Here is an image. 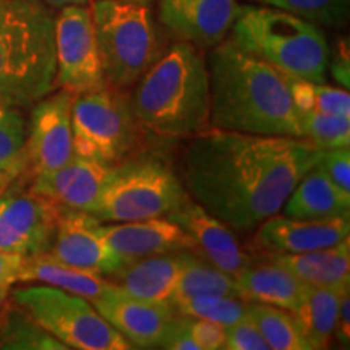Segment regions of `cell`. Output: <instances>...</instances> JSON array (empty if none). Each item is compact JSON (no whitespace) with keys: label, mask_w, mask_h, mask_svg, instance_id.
Instances as JSON below:
<instances>
[{"label":"cell","mask_w":350,"mask_h":350,"mask_svg":"<svg viewBox=\"0 0 350 350\" xmlns=\"http://www.w3.org/2000/svg\"><path fill=\"white\" fill-rule=\"evenodd\" d=\"M321 152L305 138L209 126L183 151V183L191 200L230 229L250 232L281 211Z\"/></svg>","instance_id":"1"},{"label":"cell","mask_w":350,"mask_h":350,"mask_svg":"<svg viewBox=\"0 0 350 350\" xmlns=\"http://www.w3.org/2000/svg\"><path fill=\"white\" fill-rule=\"evenodd\" d=\"M209 126L261 137L300 138L299 109L281 72L229 39L211 47Z\"/></svg>","instance_id":"2"},{"label":"cell","mask_w":350,"mask_h":350,"mask_svg":"<svg viewBox=\"0 0 350 350\" xmlns=\"http://www.w3.org/2000/svg\"><path fill=\"white\" fill-rule=\"evenodd\" d=\"M131 107L139 125L165 138L209 129V73L198 47L185 41L170 46L139 78Z\"/></svg>","instance_id":"3"},{"label":"cell","mask_w":350,"mask_h":350,"mask_svg":"<svg viewBox=\"0 0 350 350\" xmlns=\"http://www.w3.org/2000/svg\"><path fill=\"white\" fill-rule=\"evenodd\" d=\"M54 16L41 0H0V98L28 107L55 88Z\"/></svg>","instance_id":"4"},{"label":"cell","mask_w":350,"mask_h":350,"mask_svg":"<svg viewBox=\"0 0 350 350\" xmlns=\"http://www.w3.org/2000/svg\"><path fill=\"white\" fill-rule=\"evenodd\" d=\"M229 34L240 51L284 75L326 83L331 47L312 21L274 7L242 5Z\"/></svg>","instance_id":"5"},{"label":"cell","mask_w":350,"mask_h":350,"mask_svg":"<svg viewBox=\"0 0 350 350\" xmlns=\"http://www.w3.org/2000/svg\"><path fill=\"white\" fill-rule=\"evenodd\" d=\"M90 10L106 85L124 91L138 83L164 54L151 8L143 3L94 0Z\"/></svg>","instance_id":"6"},{"label":"cell","mask_w":350,"mask_h":350,"mask_svg":"<svg viewBox=\"0 0 350 350\" xmlns=\"http://www.w3.org/2000/svg\"><path fill=\"white\" fill-rule=\"evenodd\" d=\"M188 198L187 190L169 169L154 157L119 164L90 214L100 222H130L164 217Z\"/></svg>","instance_id":"7"},{"label":"cell","mask_w":350,"mask_h":350,"mask_svg":"<svg viewBox=\"0 0 350 350\" xmlns=\"http://www.w3.org/2000/svg\"><path fill=\"white\" fill-rule=\"evenodd\" d=\"M72 130L75 154L107 165L125 163L139 139L131 100L109 85L75 96Z\"/></svg>","instance_id":"8"},{"label":"cell","mask_w":350,"mask_h":350,"mask_svg":"<svg viewBox=\"0 0 350 350\" xmlns=\"http://www.w3.org/2000/svg\"><path fill=\"white\" fill-rule=\"evenodd\" d=\"M13 304L23 308L42 329L75 350H129V340L100 317L85 297L52 286L10 291Z\"/></svg>","instance_id":"9"},{"label":"cell","mask_w":350,"mask_h":350,"mask_svg":"<svg viewBox=\"0 0 350 350\" xmlns=\"http://www.w3.org/2000/svg\"><path fill=\"white\" fill-rule=\"evenodd\" d=\"M55 86L83 94L106 85L96 41L93 16L88 5H67L54 18Z\"/></svg>","instance_id":"10"},{"label":"cell","mask_w":350,"mask_h":350,"mask_svg":"<svg viewBox=\"0 0 350 350\" xmlns=\"http://www.w3.org/2000/svg\"><path fill=\"white\" fill-rule=\"evenodd\" d=\"M62 206L46 196L8 183L0 195V250L25 258L51 248Z\"/></svg>","instance_id":"11"},{"label":"cell","mask_w":350,"mask_h":350,"mask_svg":"<svg viewBox=\"0 0 350 350\" xmlns=\"http://www.w3.org/2000/svg\"><path fill=\"white\" fill-rule=\"evenodd\" d=\"M75 94L67 90L44 96L33 107L26 133L28 169L36 175L49 174L67 164L73 151L72 107Z\"/></svg>","instance_id":"12"},{"label":"cell","mask_w":350,"mask_h":350,"mask_svg":"<svg viewBox=\"0 0 350 350\" xmlns=\"http://www.w3.org/2000/svg\"><path fill=\"white\" fill-rule=\"evenodd\" d=\"M91 304L133 349L157 347L175 317L172 305L167 301L138 299L111 281H106L103 292Z\"/></svg>","instance_id":"13"},{"label":"cell","mask_w":350,"mask_h":350,"mask_svg":"<svg viewBox=\"0 0 350 350\" xmlns=\"http://www.w3.org/2000/svg\"><path fill=\"white\" fill-rule=\"evenodd\" d=\"M240 10L237 0H159V21L180 41L211 49L226 41Z\"/></svg>","instance_id":"14"},{"label":"cell","mask_w":350,"mask_h":350,"mask_svg":"<svg viewBox=\"0 0 350 350\" xmlns=\"http://www.w3.org/2000/svg\"><path fill=\"white\" fill-rule=\"evenodd\" d=\"M99 226L93 214L62 208L49 253L73 268L107 275L126 261L106 243Z\"/></svg>","instance_id":"15"},{"label":"cell","mask_w":350,"mask_h":350,"mask_svg":"<svg viewBox=\"0 0 350 350\" xmlns=\"http://www.w3.org/2000/svg\"><path fill=\"white\" fill-rule=\"evenodd\" d=\"M349 216L300 221L274 214L256 227L255 243L269 255H295L334 247L349 237Z\"/></svg>","instance_id":"16"},{"label":"cell","mask_w":350,"mask_h":350,"mask_svg":"<svg viewBox=\"0 0 350 350\" xmlns=\"http://www.w3.org/2000/svg\"><path fill=\"white\" fill-rule=\"evenodd\" d=\"M99 230L109 247L125 261L167 255V253H196V245L190 235L167 217L117 222V224L100 222Z\"/></svg>","instance_id":"17"},{"label":"cell","mask_w":350,"mask_h":350,"mask_svg":"<svg viewBox=\"0 0 350 350\" xmlns=\"http://www.w3.org/2000/svg\"><path fill=\"white\" fill-rule=\"evenodd\" d=\"M119 165H107L73 154L62 167L36 175L31 190L55 201L59 206L90 211L116 175Z\"/></svg>","instance_id":"18"},{"label":"cell","mask_w":350,"mask_h":350,"mask_svg":"<svg viewBox=\"0 0 350 350\" xmlns=\"http://www.w3.org/2000/svg\"><path fill=\"white\" fill-rule=\"evenodd\" d=\"M165 217L190 235L196 245V253H203L213 266L224 273L235 275L250 265V258L240 248L230 227L191 198H187Z\"/></svg>","instance_id":"19"},{"label":"cell","mask_w":350,"mask_h":350,"mask_svg":"<svg viewBox=\"0 0 350 350\" xmlns=\"http://www.w3.org/2000/svg\"><path fill=\"white\" fill-rule=\"evenodd\" d=\"M182 252L126 261L107 274L109 281L130 295L152 301H167L177 287Z\"/></svg>","instance_id":"20"},{"label":"cell","mask_w":350,"mask_h":350,"mask_svg":"<svg viewBox=\"0 0 350 350\" xmlns=\"http://www.w3.org/2000/svg\"><path fill=\"white\" fill-rule=\"evenodd\" d=\"M282 208L287 217L326 221L349 216L350 196L344 195L317 163L300 178Z\"/></svg>","instance_id":"21"},{"label":"cell","mask_w":350,"mask_h":350,"mask_svg":"<svg viewBox=\"0 0 350 350\" xmlns=\"http://www.w3.org/2000/svg\"><path fill=\"white\" fill-rule=\"evenodd\" d=\"M349 287L350 281L336 286L304 284L299 304L291 313L312 350L329 347L340 299Z\"/></svg>","instance_id":"22"},{"label":"cell","mask_w":350,"mask_h":350,"mask_svg":"<svg viewBox=\"0 0 350 350\" xmlns=\"http://www.w3.org/2000/svg\"><path fill=\"white\" fill-rule=\"evenodd\" d=\"M271 262L292 273L304 284L336 286L350 281V242L344 239L334 247L321 250L295 253V255H269Z\"/></svg>","instance_id":"23"},{"label":"cell","mask_w":350,"mask_h":350,"mask_svg":"<svg viewBox=\"0 0 350 350\" xmlns=\"http://www.w3.org/2000/svg\"><path fill=\"white\" fill-rule=\"evenodd\" d=\"M234 278L243 300L279 306L287 312L295 308L304 291L300 279L273 262L261 266L248 265Z\"/></svg>","instance_id":"24"},{"label":"cell","mask_w":350,"mask_h":350,"mask_svg":"<svg viewBox=\"0 0 350 350\" xmlns=\"http://www.w3.org/2000/svg\"><path fill=\"white\" fill-rule=\"evenodd\" d=\"M18 281L41 282L93 301L104 288V275L83 271L57 260L49 252L25 258Z\"/></svg>","instance_id":"25"},{"label":"cell","mask_w":350,"mask_h":350,"mask_svg":"<svg viewBox=\"0 0 350 350\" xmlns=\"http://www.w3.org/2000/svg\"><path fill=\"white\" fill-rule=\"evenodd\" d=\"M195 295H229L242 299L239 284L229 273L203 261L193 252H182V268L169 304Z\"/></svg>","instance_id":"26"},{"label":"cell","mask_w":350,"mask_h":350,"mask_svg":"<svg viewBox=\"0 0 350 350\" xmlns=\"http://www.w3.org/2000/svg\"><path fill=\"white\" fill-rule=\"evenodd\" d=\"M0 349L68 350L67 345L42 329L18 305H5L3 312L0 313Z\"/></svg>","instance_id":"27"},{"label":"cell","mask_w":350,"mask_h":350,"mask_svg":"<svg viewBox=\"0 0 350 350\" xmlns=\"http://www.w3.org/2000/svg\"><path fill=\"white\" fill-rule=\"evenodd\" d=\"M247 317L255 323L269 350H312L291 312L279 306L248 301Z\"/></svg>","instance_id":"28"},{"label":"cell","mask_w":350,"mask_h":350,"mask_svg":"<svg viewBox=\"0 0 350 350\" xmlns=\"http://www.w3.org/2000/svg\"><path fill=\"white\" fill-rule=\"evenodd\" d=\"M28 170L26 125L20 107L0 98V172L10 180Z\"/></svg>","instance_id":"29"},{"label":"cell","mask_w":350,"mask_h":350,"mask_svg":"<svg viewBox=\"0 0 350 350\" xmlns=\"http://www.w3.org/2000/svg\"><path fill=\"white\" fill-rule=\"evenodd\" d=\"M284 75V73H282ZM288 93L299 111L325 112L350 117V94L344 88L327 86L304 78L284 75Z\"/></svg>","instance_id":"30"},{"label":"cell","mask_w":350,"mask_h":350,"mask_svg":"<svg viewBox=\"0 0 350 350\" xmlns=\"http://www.w3.org/2000/svg\"><path fill=\"white\" fill-rule=\"evenodd\" d=\"M170 305L180 317L209 319L227 329L247 317L248 301L229 295H195L172 300Z\"/></svg>","instance_id":"31"},{"label":"cell","mask_w":350,"mask_h":350,"mask_svg":"<svg viewBox=\"0 0 350 350\" xmlns=\"http://www.w3.org/2000/svg\"><path fill=\"white\" fill-rule=\"evenodd\" d=\"M300 138L308 139L319 150L349 148L350 117L325 112L299 111Z\"/></svg>","instance_id":"32"},{"label":"cell","mask_w":350,"mask_h":350,"mask_svg":"<svg viewBox=\"0 0 350 350\" xmlns=\"http://www.w3.org/2000/svg\"><path fill=\"white\" fill-rule=\"evenodd\" d=\"M288 12L314 25L342 26L349 18L350 0H253Z\"/></svg>","instance_id":"33"},{"label":"cell","mask_w":350,"mask_h":350,"mask_svg":"<svg viewBox=\"0 0 350 350\" xmlns=\"http://www.w3.org/2000/svg\"><path fill=\"white\" fill-rule=\"evenodd\" d=\"M319 167L325 170L329 180L350 196V151L349 148H336L325 150L318 159Z\"/></svg>","instance_id":"34"},{"label":"cell","mask_w":350,"mask_h":350,"mask_svg":"<svg viewBox=\"0 0 350 350\" xmlns=\"http://www.w3.org/2000/svg\"><path fill=\"white\" fill-rule=\"evenodd\" d=\"M226 331L224 349L227 350H269V345L261 336L260 329L248 317L229 326Z\"/></svg>","instance_id":"35"},{"label":"cell","mask_w":350,"mask_h":350,"mask_svg":"<svg viewBox=\"0 0 350 350\" xmlns=\"http://www.w3.org/2000/svg\"><path fill=\"white\" fill-rule=\"evenodd\" d=\"M188 331L191 338L198 345L200 350H219L224 349L227 331L224 326L217 323L209 321V319L201 318H188L187 317Z\"/></svg>","instance_id":"36"},{"label":"cell","mask_w":350,"mask_h":350,"mask_svg":"<svg viewBox=\"0 0 350 350\" xmlns=\"http://www.w3.org/2000/svg\"><path fill=\"white\" fill-rule=\"evenodd\" d=\"M157 349L200 350L193 338H191L190 331H188L187 317H180V314L174 317L172 321L169 323L159 345H157Z\"/></svg>","instance_id":"37"},{"label":"cell","mask_w":350,"mask_h":350,"mask_svg":"<svg viewBox=\"0 0 350 350\" xmlns=\"http://www.w3.org/2000/svg\"><path fill=\"white\" fill-rule=\"evenodd\" d=\"M327 72H331L332 78L342 85L344 90H349L350 80V57H349V41L340 39L334 52H329V65Z\"/></svg>","instance_id":"38"},{"label":"cell","mask_w":350,"mask_h":350,"mask_svg":"<svg viewBox=\"0 0 350 350\" xmlns=\"http://www.w3.org/2000/svg\"><path fill=\"white\" fill-rule=\"evenodd\" d=\"M23 262L25 256L0 250V286L12 287L13 282L18 281Z\"/></svg>","instance_id":"39"},{"label":"cell","mask_w":350,"mask_h":350,"mask_svg":"<svg viewBox=\"0 0 350 350\" xmlns=\"http://www.w3.org/2000/svg\"><path fill=\"white\" fill-rule=\"evenodd\" d=\"M334 334L342 347H349L350 344V287L345 288L342 299H340L338 318H336Z\"/></svg>","instance_id":"40"},{"label":"cell","mask_w":350,"mask_h":350,"mask_svg":"<svg viewBox=\"0 0 350 350\" xmlns=\"http://www.w3.org/2000/svg\"><path fill=\"white\" fill-rule=\"evenodd\" d=\"M46 2L52 7L62 8V7H67V5H88L91 0H46Z\"/></svg>","instance_id":"41"},{"label":"cell","mask_w":350,"mask_h":350,"mask_svg":"<svg viewBox=\"0 0 350 350\" xmlns=\"http://www.w3.org/2000/svg\"><path fill=\"white\" fill-rule=\"evenodd\" d=\"M10 295V287L8 286H0V313L3 312L7 305V297Z\"/></svg>","instance_id":"42"},{"label":"cell","mask_w":350,"mask_h":350,"mask_svg":"<svg viewBox=\"0 0 350 350\" xmlns=\"http://www.w3.org/2000/svg\"><path fill=\"white\" fill-rule=\"evenodd\" d=\"M10 182H12V180H10V178L7 177L5 174H2V172H0V188H2V187H5V185H8V183H10Z\"/></svg>","instance_id":"43"},{"label":"cell","mask_w":350,"mask_h":350,"mask_svg":"<svg viewBox=\"0 0 350 350\" xmlns=\"http://www.w3.org/2000/svg\"><path fill=\"white\" fill-rule=\"evenodd\" d=\"M119 2H129V3H143V5H150L152 0H119Z\"/></svg>","instance_id":"44"},{"label":"cell","mask_w":350,"mask_h":350,"mask_svg":"<svg viewBox=\"0 0 350 350\" xmlns=\"http://www.w3.org/2000/svg\"><path fill=\"white\" fill-rule=\"evenodd\" d=\"M5 188H7V185H5V187H2V188H0V195H2V193H3V190H5Z\"/></svg>","instance_id":"45"}]
</instances>
